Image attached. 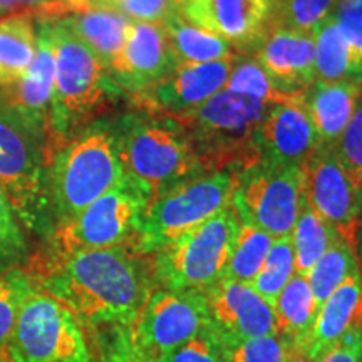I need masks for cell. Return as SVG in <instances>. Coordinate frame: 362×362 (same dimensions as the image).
Masks as SVG:
<instances>
[{"mask_svg":"<svg viewBox=\"0 0 362 362\" xmlns=\"http://www.w3.org/2000/svg\"><path fill=\"white\" fill-rule=\"evenodd\" d=\"M30 275L84 329L129 327L156 288L153 259L128 245L51 253Z\"/></svg>","mask_w":362,"mask_h":362,"instance_id":"obj_1","label":"cell"},{"mask_svg":"<svg viewBox=\"0 0 362 362\" xmlns=\"http://www.w3.org/2000/svg\"><path fill=\"white\" fill-rule=\"evenodd\" d=\"M39 19L47 21L56 56V78L47 126L49 148L52 153L93 124L94 116L110 110L123 90L112 81L101 59L61 21L52 17Z\"/></svg>","mask_w":362,"mask_h":362,"instance_id":"obj_2","label":"cell"},{"mask_svg":"<svg viewBox=\"0 0 362 362\" xmlns=\"http://www.w3.org/2000/svg\"><path fill=\"white\" fill-rule=\"evenodd\" d=\"M111 128L124 175L144 185L153 200L185 181L208 175L178 117L131 112Z\"/></svg>","mask_w":362,"mask_h":362,"instance_id":"obj_3","label":"cell"},{"mask_svg":"<svg viewBox=\"0 0 362 362\" xmlns=\"http://www.w3.org/2000/svg\"><path fill=\"white\" fill-rule=\"evenodd\" d=\"M123 178L111 123L94 121L49 158L47 189L54 223L59 226L74 218Z\"/></svg>","mask_w":362,"mask_h":362,"instance_id":"obj_4","label":"cell"},{"mask_svg":"<svg viewBox=\"0 0 362 362\" xmlns=\"http://www.w3.org/2000/svg\"><path fill=\"white\" fill-rule=\"evenodd\" d=\"M49 136L0 99V187L29 232L51 237L54 223L47 189Z\"/></svg>","mask_w":362,"mask_h":362,"instance_id":"obj_5","label":"cell"},{"mask_svg":"<svg viewBox=\"0 0 362 362\" xmlns=\"http://www.w3.org/2000/svg\"><path fill=\"white\" fill-rule=\"evenodd\" d=\"M269 110L270 104L223 89L197 110L176 117L206 173H240L260 161L257 138Z\"/></svg>","mask_w":362,"mask_h":362,"instance_id":"obj_6","label":"cell"},{"mask_svg":"<svg viewBox=\"0 0 362 362\" xmlns=\"http://www.w3.org/2000/svg\"><path fill=\"white\" fill-rule=\"evenodd\" d=\"M240 220L232 203L158 250L153 259L156 287L206 292L223 277Z\"/></svg>","mask_w":362,"mask_h":362,"instance_id":"obj_7","label":"cell"},{"mask_svg":"<svg viewBox=\"0 0 362 362\" xmlns=\"http://www.w3.org/2000/svg\"><path fill=\"white\" fill-rule=\"evenodd\" d=\"M237 173L216 171L185 181L149 203L131 248L153 257L180 235L202 225L232 203Z\"/></svg>","mask_w":362,"mask_h":362,"instance_id":"obj_8","label":"cell"},{"mask_svg":"<svg viewBox=\"0 0 362 362\" xmlns=\"http://www.w3.org/2000/svg\"><path fill=\"white\" fill-rule=\"evenodd\" d=\"M151 202V192L124 175L115 188L90 203L79 215L56 226L51 235L52 253L131 247Z\"/></svg>","mask_w":362,"mask_h":362,"instance_id":"obj_9","label":"cell"},{"mask_svg":"<svg viewBox=\"0 0 362 362\" xmlns=\"http://www.w3.org/2000/svg\"><path fill=\"white\" fill-rule=\"evenodd\" d=\"M6 356L11 362H93L76 315L37 287L22 305Z\"/></svg>","mask_w":362,"mask_h":362,"instance_id":"obj_10","label":"cell"},{"mask_svg":"<svg viewBox=\"0 0 362 362\" xmlns=\"http://www.w3.org/2000/svg\"><path fill=\"white\" fill-rule=\"evenodd\" d=\"M302 202V166H277L259 161L237 173L232 205L238 220L264 230L274 240L291 237Z\"/></svg>","mask_w":362,"mask_h":362,"instance_id":"obj_11","label":"cell"},{"mask_svg":"<svg viewBox=\"0 0 362 362\" xmlns=\"http://www.w3.org/2000/svg\"><path fill=\"white\" fill-rule=\"evenodd\" d=\"M210 327L205 293L156 287L128 327V334L136 349L158 361Z\"/></svg>","mask_w":362,"mask_h":362,"instance_id":"obj_12","label":"cell"},{"mask_svg":"<svg viewBox=\"0 0 362 362\" xmlns=\"http://www.w3.org/2000/svg\"><path fill=\"white\" fill-rule=\"evenodd\" d=\"M302 176L307 205L354 245L362 200L339 163L334 144H320L302 165Z\"/></svg>","mask_w":362,"mask_h":362,"instance_id":"obj_13","label":"cell"},{"mask_svg":"<svg viewBox=\"0 0 362 362\" xmlns=\"http://www.w3.org/2000/svg\"><path fill=\"white\" fill-rule=\"evenodd\" d=\"M178 13L226 40L238 54H250L269 25L270 0H187Z\"/></svg>","mask_w":362,"mask_h":362,"instance_id":"obj_14","label":"cell"},{"mask_svg":"<svg viewBox=\"0 0 362 362\" xmlns=\"http://www.w3.org/2000/svg\"><path fill=\"white\" fill-rule=\"evenodd\" d=\"M233 57L208 64L176 66L156 86L138 94L136 101L148 112L173 117L187 115L225 89Z\"/></svg>","mask_w":362,"mask_h":362,"instance_id":"obj_15","label":"cell"},{"mask_svg":"<svg viewBox=\"0 0 362 362\" xmlns=\"http://www.w3.org/2000/svg\"><path fill=\"white\" fill-rule=\"evenodd\" d=\"M205 293L211 327L223 339H253L277 334L274 307L250 284L221 279Z\"/></svg>","mask_w":362,"mask_h":362,"instance_id":"obj_16","label":"cell"},{"mask_svg":"<svg viewBox=\"0 0 362 362\" xmlns=\"http://www.w3.org/2000/svg\"><path fill=\"white\" fill-rule=\"evenodd\" d=\"M178 66L166 37L165 27L149 22H133L119 59L110 71L121 90L146 93Z\"/></svg>","mask_w":362,"mask_h":362,"instance_id":"obj_17","label":"cell"},{"mask_svg":"<svg viewBox=\"0 0 362 362\" xmlns=\"http://www.w3.org/2000/svg\"><path fill=\"white\" fill-rule=\"evenodd\" d=\"M250 56L284 93L302 94L315 81L314 34L267 27Z\"/></svg>","mask_w":362,"mask_h":362,"instance_id":"obj_18","label":"cell"},{"mask_svg":"<svg viewBox=\"0 0 362 362\" xmlns=\"http://www.w3.org/2000/svg\"><path fill=\"white\" fill-rule=\"evenodd\" d=\"M260 161L277 166H302L320 146L319 136L298 101L270 106L259 129Z\"/></svg>","mask_w":362,"mask_h":362,"instance_id":"obj_19","label":"cell"},{"mask_svg":"<svg viewBox=\"0 0 362 362\" xmlns=\"http://www.w3.org/2000/svg\"><path fill=\"white\" fill-rule=\"evenodd\" d=\"M56 11L52 19L61 21L83 40L110 72L123 52L133 21L90 0H59Z\"/></svg>","mask_w":362,"mask_h":362,"instance_id":"obj_20","label":"cell"},{"mask_svg":"<svg viewBox=\"0 0 362 362\" xmlns=\"http://www.w3.org/2000/svg\"><path fill=\"white\" fill-rule=\"evenodd\" d=\"M35 27H37V49L33 64L19 83L0 90V99L30 123L47 131L54 78H56V56H54V44L47 21L35 17Z\"/></svg>","mask_w":362,"mask_h":362,"instance_id":"obj_21","label":"cell"},{"mask_svg":"<svg viewBox=\"0 0 362 362\" xmlns=\"http://www.w3.org/2000/svg\"><path fill=\"white\" fill-rule=\"evenodd\" d=\"M362 315V274L349 275L320 305L317 317L304 341L293 352L304 356L309 362H317L327 354L352 324Z\"/></svg>","mask_w":362,"mask_h":362,"instance_id":"obj_22","label":"cell"},{"mask_svg":"<svg viewBox=\"0 0 362 362\" xmlns=\"http://www.w3.org/2000/svg\"><path fill=\"white\" fill-rule=\"evenodd\" d=\"M361 96L362 81H314L302 93V104L309 112L320 144L337 143Z\"/></svg>","mask_w":362,"mask_h":362,"instance_id":"obj_23","label":"cell"},{"mask_svg":"<svg viewBox=\"0 0 362 362\" xmlns=\"http://www.w3.org/2000/svg\"><path fill=\"white\" fill-rule=\"evenodd\" d=\"M37 27L33 12L0 17V90L24 78L35 57Z\"/></svg>","mask_w":362,"mask_h":362,"instance_id":"obj_24","label":"cell"},{"mask_svg":"<svg viewBox=\"0 0 362 362\" xmlns=\"http://www.w3.org/2000/svg\"><path fill=\"white\" fill-rule=\"evenodd\" d=\"M161 25L165 27L166 37L178 66L208 64V62L226 61L235 56L233 47L226 40L189 24L178 12Z\"/></svg>","mask_w":362,"mask_h":362,"instance_id":"obj_25","label":"cell"},{"mask_svg":"<svg viewBox=\"0 0 362 362\" xmlns=\"http://www.w3.org/2000/svg\"><path fill=\"white\" fill-rule=\"evenodd\" d=\"M277 334L296 351L314 324L319 305L304 275L293 274L274 304Z\"/></svg>","mask_w":362,"mask_h":362,"instance_id":"obj_26","label":"cell"},{"mask_svg":"<svg viewBox=\"0 0 362 362\" xmlns=\"http://www.w3.org/2000/svg\"><path fill=\"white\" fill-rule=\"evenodd\" d=\"M315 81H362V67L351 44L332 19L324 21L314 33Z\"/></svg>","mask_w":362,"mask_h":362,"instance_id":"obj_27","label":"cell"},{"mask_svg":"<svg viewBox=\"0 0 362 362\" xmlns=\"http://www.w3.org/2000/svg\"><path fill=\"white\" fill-rule=\"evenodd\" d=\"M341 235L332 225L312 210L305 200L302 202L300 214H298L291 233L296 274L305 277L312 267L317 264V260L329 250V247Z\"/></svg>","mask_w":362,"mask_h":362,"instance_id":"obj_28","label":"cell"},{"mask_svg":"<svg viewBox=\"0 0 362 362\" xmlns=\"http://www.w3.org/2000/svg\"><path fill=\"white\" fill-rule=\"evenodd\" d=\"M272 243H274V238L264 230L240 221L237 237H235L221 279L252 284L264 265Z\"/></svg>","mask_w":362,"mask_h":362,"instance_id":"obj_29","label":"cell"},{"mask_svg":"<svg viewBox=\"0 0 362 362\" xmlns=\"http://www.w3.org/2000/svg\"><path fill=\"white\" fill-rule=\"evenodd\" d=\"M357 270L361 269L354 245L339 237L305 275L319 309L330 293Z\"/></svg>","mask_w":362,"mask_h":362,"instance_id":"obj_30","label":"cell"},{"mask_svg":"<svg viewBox=\"0 0 362 362\" xmlns=\"http://www.w3.org/2000/svg\"><path fill=\"white\" fill-rule=\"evenodd\" d=\"M225 89L242 94V96L259 99V101L270 104V106L293 103L302 98V94L284 93L262 69L259 62L252 56H245V54H235L232 71H230Z\"/></svg>","mask_w":362,"mask_h":362,"instance_id":"obj_31","label":"cell"},{"mask_svg":"<svg viewBox=\"0 0 362 362\" xmlns=\"http://www.w3.org/2000/svg\"><path fill=\"white\" fill-rule=\"evenodd\" d=\"M337 0H270L267 27H282L297 33L314 34L327 21Z\"/></svg>","mask_w":362,"mask_h":362,"instance_id":"obj_32","label":"cell"},{"mask_svg":"<svg viewBox=\"0 0 362 362\" xmlns=\"http://www.w3.org/2000/svg\"><path fill=\"white\" fill-rule=\"evenodd\" d=\"M293 274H296V260H293L291 237L277 238L272 243L259 275L250 285L267 304L274 307L280 292L291 282Z\"/></svg>","mask_w":362,"mask_h":362,"instance_id":"obj_33","label":"cell"},{"mask_svg":"<svg viewBox=\"0 0 362 362\" xmlns=\"http://www.w3.org/2000/svg\"><path fill=\"white\" fill-rule=\"evenodd\" d=\"M34 291L35 284L30 272L16 267L0 274V354H6L22 305Z\"/></svg>","mask_w":362,"mask_h":362,"instance_id":"obj_34","label":"cell"},{"mask_svg":"<svg viewBox=\"0 0 362 362\" xmlns=\"http://www.w3.org/2000/svg\"><path fill=\"white\" fill-rule=\"evenodd\" d=\"M220 342L226 362H288L293 352L291 344L279 334L238 341L220 337Z\"/></svg>","mask_w":362,"mask_h":362,"instance_id":"obj_35","label":"cell"},{"mask_svg":"<svg viewBox=\"0 0 362 362\" xmlns=\"http://www.w3.org/2000/svg\"><path fill=\"white\" fill-rule=\"evenodd\" d=\"M27 238L12 203L0 187V274L16 269L27 259Z\"/></svg>","mask_w":362,"mask_h":362,"instance_id":"obj_36","label":"cell"},{"mask_svg":"<svg viewBox=\"0 0 362 362\" xmlns=\"http://www.w3.org/2000/svg\"><path fill=\"white\" fill-rule=\"evenodd\" d=\"M339 163L362 200V96L341 138L334 144Z\"/></svg>","mask_w":362,"mask_h":362,"instance_id":"obj_37","label":"cell"},{"mask_svg":"<svg viewBox=\"0 0 362 362\" xmlns=\"http://www.w3.org/2000/svg\"><path fill=\"white\" fill-rule=\"evenodd\" d=\"M156 362H226L220 337L214 327L189 339L176 349L166 352Z\"/></svg>","mask_w":362,"mask_h":362,"instance_id":"obj_38","label":"cell"},{"mask_svg":"<svg viewBox=\"0 0 362 362\" xmlns=\"http://www.w3.org/2000/svg\"><path fill=\"white\" fill-rule=\"evenodd\" d=\"M107 7L115 8L133 22L163 24L178 12L176 0H112Z\"/></svg>","mask_w":362,"mask_h":362,"instance_id":"obj_39","label":"cell"},{"mask_svg":"<svg viewBox=\"0 0 362 362\" xmlns=\"http://www.w3.org/2000/svg\"><path fill=\"white\" fill-rule=\"evenodd\" d=\"M330 19L351 44L362 67V0H337Z\"/></svg>","mask_w":362,"mask_h":362,"instance_id":"obj_40","label":"cell"},{"mask_svg":"<svg viewBox=\"0 0 362 362\" xmlns=\"http://www.w3.org/2000/svg\"><path fill=\"white\" fill-rule=\"evenodd\" d=\"M111 341L107 342L106 349L99 362H156L151 357L138 351L131 342L128 327L111 329Z\"/></svg>","mask_w":362,"mask_h":362,"instance_id":"obj_41","label":"cell"},{"mask_svg":"<svg viewBox=\"0 0 362 362\" xmlns=\"http://www.w3.org/2000/svg\"><path fill=\"white\" fill-rule=\"evenodd\" d=\"M317 362H362V315L346 336Z\"/></svg>","mask_w":362,"mask_h":362,"instance_id":"obj_42","label":"cell"},{"mask_svg":"<svg viewBox=\"0 0 362 362\" xmlns=\"http://www.w3.org/2000/svg\"><path fill=\"white\" fill-rule=\"evenodd\" d=\"M56 0H0V17L17 12L37 13Z\"/></svg>","mask_w":362,"mask_h":362,"instance_id":"obj_43","label":"cell"},{"mask_svg":"<svg viewBox=\"0 0 362 362\" xmlns=\"http://www.w3.org/2000/svg\"><path fill=\"white\" fill-rule=\"evenodd\" d=\"M354 250H356V257H357V262H359V269L362 274V221L359 223V228H357V233H356Z\"/></svg>","mask_w":362,"mask_h":362,"instance_id":"obj_44","label":"cell"},{"mask_svg":"<svg viewBox=\"0 0 362 362\" xmlns=\"http://www.w3.org/2000/svg\"><path fill=\"white\" fill-rule=\"evenodd\" d=\"M288 362H309V361H307L304 356H300V354H298V352H292V356H291V361H288Z\"/></svg>","mask_w":362,"mask_h":362,"instance_id":"obj_45","label":"cell"},{"mask_svg":"<svg viewBox=\"0 0 362 362\" xmlns=\"http://www.w3.org/2000/svg\"><path fill=\"white\" fill-rule=\"evenodd\" d=\"M0 362H11L6 354H0Z\"/></svg>","mask_w":362,"mask_h":362,"instance_id":"obj_46","label":"cell"},{"mask_svg":"<svg viewBox=\"0 0 362 362\" xmlns=\"http://www.w3.org/2000/svg\"><path fill=\"white\" fill-rule=\"evenodd\" d=\"M183 2H187V0H176V6H181V4H183Z\"/></svg>","mask_w":362,"mask_h":362,"instance_id":"obj_47","label":"cell"},{"mask_svg":"<svg viewBox=\"0 0 362 362\" xmlns=\"http://www.w3.org/2000/svg\"><path fill=\"white\" fill-rule=\"evenodd\" d=\"M361 221H362V216H361Z\"/></svg>","mask_w":362,"mask_h":362,"instance_id":"obj_48","label":"cell"}]
</instances>
